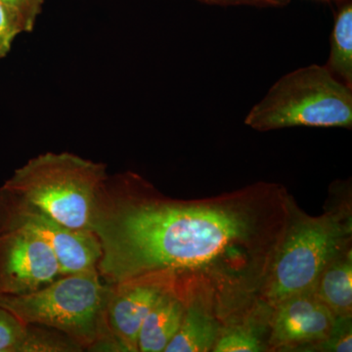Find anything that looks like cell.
Here are the masks:
<instances>
[{
    "label": "cell",
    "instance_id": "cell-4",
    "mask_svg": "<svg viewBox=\"0 0 352 352\" xmlns=\"http://www.w3.org/2000/svg\"><path fill=\"white\" fill-rule=\"evenodd\" d=\"M108 176L104 164L68 152H48L14 171L2 187L69 228L94 232L95 214Z\"/></svg>",
    "mask_w": 352,
    "mask_h": 352
},
{
    "label": "cell",
    "instance_id": "cell-7",
    "mask_svg": "<svg viewBox=\"0 0 352 352\" xmlns=\"http://www.w3.org/2000/svg\"><path fill=\"white\" fill-rule=\"evenodd\" d=\"M64 276L56 254L27 230L0 235V295L34 293Z\"/></svg>",
    "mask_w": 352,
    "mask_h": 352
},
{
    "label": "cell",
    "instance_id": "cell-3",
    "mask_svg": "<svg viewBox=\"0 0 352 352\" xmlns=\"http://www.w3.org/2000/svg\"><path fill=\"white\" fill-rule=\"evenodd\" d=\"M110 292L111 285L94 268L64 275L29 295H0V307L23 323L65 333L83 351H115L106 324Z\"/></svg>",
    "mask_w": 352,
    "mask_h": 352
},
{
    "label": "cell",
    "instance_id": "cell-14",
    "mask_svg": "<svg viewBox=\"0 0 352 352\" xmlns=\"http://www.w3.org/2000/svg\"><path fill=\"white\" fill-rule=\"evenodd\" d=\"M82 347L65 333L45 326L27 324L22 352H78Z\"/></svg>",
    "mask_w": 352,
    "mask_h": 352
},
{
    "label": "cell",
    "instance_id": "cell-2",
    "mask_svg": "<svg viewBox=\"0 0 352 352\" xmlns=\"http://www.w3.org/2000/svg\"><path fill=\"white\" fill-rule=\"evenodd\" d=\"M351 234L347 201L310 217L292 198L288 226L261 286L263 302L274 308L291 296L315 289L329 264L351 247Z\"/></svg>",
    "mask_w": 352,
    "mask_h": 352
},
{
    "label": "cell",
    "instance_id": "cell-20",
    "mask_svg": "<svg viewBox=\"0 0 352 352\" xmlns=\"http://www.w3.org/2000/svg\"><path fill=\"white\" fill-rule=\"evenodd\" d=\"M208 6H254L281 7L287 6L289 0H198Z\"/></svg>",
    "mask_w": 352,
    "mask_h": 352
},
{
    "label": "cell",
    "instance_id": "cell-18",
    "mask_svg": "<svg viewBox=\"0 0 352 352\" xmlns=\"http://www.w3.org/2000/svg\"><path fill=\"white\" fill-rule=\"evenodd\" d=\"M24 32L16 14L0 1V59L6 56L14 39Z\"/></svg>",
    "mask_w": 352,
    "mask_h": 352
},
{
    "label": "cell",
    "instance_id": "cell-1",
    "mask_svg": "<svg viewBox=\"0 0 352 352\" xmlns=\"http://www.w3.org/2000/svg\"><path fill=\"white\" fill-rule=\"evenodd\" d=\"M293 197L258 182L198 200H177L133 173L108 176L95 214L106 283L168 275L221 294L261 289L289 217Z\"/></svg>",
    "mask_w": 352,
    "mask_h": 352
},
{
    "label": "cell",
    "instance_id": "cell-9",
    "mask_svg": "<svg viewBox=\"0 0 352 352\" xmlns=\"http://www.w3.org/2000/svg\"><path fill=\"white\" fill-rule=\"evenodd\" d=\"M273 309L270 340L277 349L319 344L327 339L338 318L314 289L291 296Z\"/></svg>",
    "mask_w": 352,
    "mask_h": 352
},
{
    "label": "cell",
    "instance_id": "cell-19",
    "mask_svg": "<svg viewBox=\"0 0 352 352\" xmlns=\"http://www.w3.org/2000/svg\"><path fill=\"white\" fill-rule=\"evenodd\" d=\"M10 8L19 19L24 32L34 29L36 17L41 10L43 0H0Z\"/></svg>",
    "mask_w": 352,
    "mask_h": 352
},
{
    "label": "cell",
    "instance_id": "cell-5",
    "mask_svg": "<svg viewBox=\"0 0 352 352\" xmlns=\"http://www.w3.org/2000/svg\"><path fill=\"white\" fill-rule=\"evenodd\" d=\"M245 126L266 132L289 127L352 126V88L325 66L309 65L280 78L250 110Z\"/></svg>",
    "mask_w": 352,
    "mask_h": 352
},
{
    "label": "cell",
    "instance_id": "cell-12",
    "mask_svg": "<svg viewBox=\"0 0 352 352\" xmlns=\"http://www.w3.org/2000/svg\"><path fill=\"white\" fill-rule=\"evenodd\" d=\"M314 291L336 317H352L351 247L329 264Z\"/></svg>",
    "mask_w": 352,
    "mask_h": 352
},
{
    "label": "cell",
    "instance_id": "cell-10",
    "mask_svg": "<svg viewBox=\"0 0 352 352\" xmlns=\"http://www.w3.org/2000/svg\"><path fill=\"white\" fill-rule=\"evenodd\" d=\"M214 291L204 282L185 284V311L177 333L164 352L212 351L223 329L215 317L212 296Z\"/></svg>",
    "mask_w": 352,
    "mask_h": 352
},
{
    "label": "cell",
    "instance_id": "cell-15",
    "mask_svg": "<svg viewBox=\"0 0 352 352\" xmlns=\"http://www.w3.org/2000/svg\"><path fill=\"white\" fill-rule=\"evenodd\" d=\"M265 351L258 338L245 328L222 330L212 349L215 352H259Z\"/></svg>",
    "mask_w": 352,
    "mask_h": 352
},
{
    "label": "cell",
    "instance_id": "cell-16",
    "mask_svg": "<svg viewBox=\"0 0 352 352\" xmlns=\"http://www.w3.org/2000/svg\"><path fill=\"white\" fill-rule=\"evenodd\" d=\"M25 336L27 324L0 307V352H22Z\"/></svg>",
    "mask_w": 352,
    "mask_h": 352
},
{
    "label": "cell",
    "instance_id": "cell-17",
    "mask_svg": "<svg viewBox=\"0 0 352 352\" xmlns=\"http://www.w3.org/2000/svg\"><path fill=\"white\" fill-rule=\"evenodd\" d=\"M351 317H338L327 339L310 347L316 351L330 352L352 351Z\"/></svg>",
    "mask_w": 352,
    "mask_h": 352
},
{
    "label": "cell",
    "instance_id": "cell-8",
    "mask_svg": "<svg viewBox=\"0 0 352 352\" xmlns=\"http://www.w3.org/2000/svg\"><path fill=\"white\" fill-rule=\"evenodd\" d=\"M176 281L157 274L111 285L106 324L115 351H138L139 332L146 316L159 296Z\"/></svg>",
    "mask_w": 352,
    "mask_h": 352
},
{
    "label": "cell",
    "instance_id": "cell-11",
    "mask_svg": "<svg viewBox=\"0 0 352 352\" xmlns=\"http://www.w3.org/2000/svg\"><path fill=\"white\" fill-rule=\"evenodd\" d=\"M185 284L176 281L159 296L139 332L138 351L163 352L173 339L184 315Z\"/></svg>",
    "mask_w": 352,
    "mask_h": 352
},
{
    "label": "cell",
    "instance_id": "cell-6",
    "mask_svg": "<svg viewBox=\"0 0 352 352\" xmlns=\"http://www.w3.org/2000/svg\"><path fill=\"white\" fill-rule=\"evenodd\" d=\"M19 229L36 234L52 248L63 275L97 268L102 252L96 234L69 228L1 186L0 235Z\"/></svg>",
    "mask_w": 352,
    "mask_h": 352
},
{
    "label": "cell",
    "instance_id": "cell-13",
    "mask_svg": "<svg viewBox=\"0 0 352 352\" xmlns=\"http://www.w3.org/2000/svg\"><path fill=\"white\" fill-rule=\"evenodd\" d=\"M326 68L338 80L352 88V6L340 9L331 34L330 54Z\"/></svg>",
    "mask_w": 352,
    "mask_h": 352
}]
</instances>
